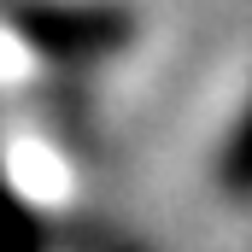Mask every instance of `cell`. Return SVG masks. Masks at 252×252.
Masks as SVG:
<instances>
[{
  "label": "cell",
  "mask_w": 252,
  "mask_h": 252,
  "mask_svg": "<svg viewBox=\"0 0 252 252\" xmlns=\"http://www.w3.org/2000/svg\"><path fill=\"white\" fill-rule=\"evenodd\" d=\"M223 176H229L235 188H252V124L241 129V141L229 147V164H223Z\"/></svg>",
  "instance_id": "obj_1"
}]
</instances>
